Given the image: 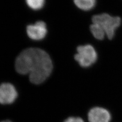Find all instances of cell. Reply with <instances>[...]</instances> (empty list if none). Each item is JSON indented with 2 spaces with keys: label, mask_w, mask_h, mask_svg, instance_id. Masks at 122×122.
I'll list each match as a JSON object with an SVG mask.
<instances>
[{
  "label": "cell",
  "mask_w": 122,
  "mask_h": 122,
  "mask_svg": "<svg viewBox=\"0 0 122 122\" xmlns=\"http://www.w3.org/2000/svg\"><path fill=\"white\" fill-rule=\"evenodd\" d=\"M52 61L48 53L39 48H30L22 51L15 62V69L21 74H29L34 84L44 82L51 74Z\"/></svg>",
  "instance_id": "obj_1"
},
{
  "label": "cell",
  "mask_w": 122,
  "mask_h": 122,
  "mask_svg": "<svg viewBox=\"0 0 122 122\" xmlns=\"http://www.w3.org/2000/svg\"><path fill=\"white\" fill-rule=\"evenodd\" d=\"M92 22L100 25L104 30L106 36L112 39L114 37L117 29L121 24V18L118 16H112L108 14L103 13L94 15L92 18Z\"/></svg>",
  "instance_id": "obj_2"
},
{
  "label": "cell",
  "mask_w": 122,
  "mask_h": 122,
  "mask_svg": "<svg viewBox=\"0 0 122 122\" xmlns=\"http://www.w3.org/2000/svg\"><path fill=\"white\" fill-rule=\"evenodd\" d=\"M75 59L82 67H89L96 62L97 53L93 46L89 44L79 46L77 48Z\"/></svg>",
  "instance_id": "obj_3"
},
{
  "label": "cell",
  "mask_w": 122,
  "mask_h": 122,
  "mask_svg": "<svg viewBox=\"0 0 122 122\" xmlns=\"http://www.w3.org/2000/svg\"><path fill=\"white\" fill-rule=\"evenodd\" d=\"M17 96V91L12 84L4 83L0 85V103H12L16 99Z\"/></svg>",
  "instance_id": "obj_4"
},
{
  "label": "cell",
  "mask_w": 122,
  "mask_h": 122,
  "mask_svg": "<svg viewBox=\"0 0 122 122\" xmlns=\"http://www.w3.org/2000/svg\"><path fill=\"white\" fill-rule=\"evenodd\" d=\"M47 32L46 25L42 21L36 22L35 24L28 25L26 33L30 39L34 40L43 39Z\"/></svg>",
  "instance_id": "obj_5"
},
{
  "label": "cell",
  "mask_w": 122,
  "mask_h": 122,
  "mask_svg": "<svg viewBox=\"0 0 122 122\" xmlns=\"http://www.w3.org/2000/svg\"><path fill=\"white\" fill-rule=\"evenodd\" d=\"M90 122H109L110 114L109 112L101 107H94L88 114Z\"/></svg>",
  "instance_id": "obj_6"
},
{
  "label": "cell",
  "mask_w": 122,
  "mask_h": 122,
  "mask_svg": "<svg viewBox=\"0 0 122 122\" xmlns=\"http://www.w3.org/2000/svg\"><path fill=\"white\" fill-rule=\"evenodd\" d=\"M75 5L82 10L92 9L96 3V0H74Z\"/></svg>",
  "instance_id": "obj_7"
},
{
  "label": "cell",
  "mask_w": 122,
  "mask_h": 122,
  "mask_svg": "<svg viewBox=\"0 0 122 122\" xmlns=\"http://www.w3.org/2000/svg\"><path fill=\"white\" fill-rule=\"evenodd\" d=\"M91 31L94 37L98 40H102L104 38L106 33L101 26L97 24L93 23L90 26Z\"/></svg>",
  "instance_id": "obj_8"
},
{
  "label": "cell",
  "mask_w": 122,
  "mask_h": 122,
  "mask_svg": "<svg viewBox=\"0 0 122 122\" xmlns=\"http://www.w3.org/2000/svg\"><path fill=\"white\" fill-rule=\"evenodd\" d=\"M26 4L33 10L41 9L45 4V0H25Z\"/></svg>",
  "instance_id": "obj_9"
},
{
  "label": "cell",
  "mask_w": 122,
  "mask_h": 122,
  "mask_svg": "<svg viewBox=\"0 0 122 122\" xmlns=\"http://www.w3.org/2000/svg\"><path fill=\"white\" fill-rule=\"evenodd\" d=\"M64 122H84L83 121L80 117H71L66 119Z\"/></svg>",
  "instance_id": "obj_10"
},
{
  "label": "cell",
  "mask_w": 122,
  "mask_h": 122,
  "mask_svg": "<svg viewBox=\"0 0 122 122\" xmlns=\"http://www.w3.org/2000/svg\"><path fill=\"white\" fill-rule=\"evenodd\" d=\"M1 122H11L10 121H8V120H7V121H4Z\"/></svg>",
  "instance_id": "obj_11"
}]
</instances>
